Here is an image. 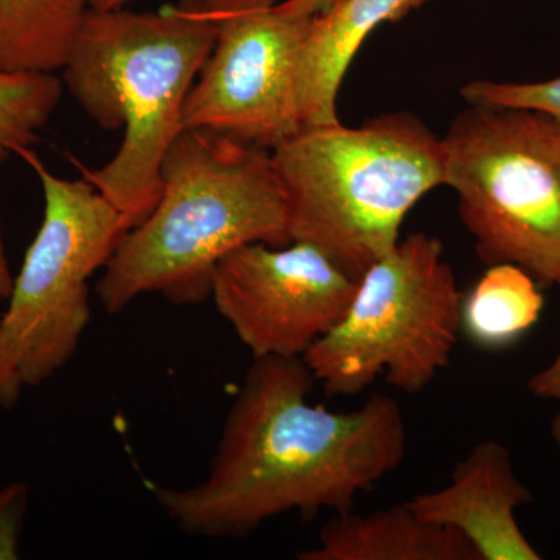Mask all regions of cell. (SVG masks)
Here are the masks:
<instances>
[{
    "instance_id": "6da1fadb",
    "label": "cell",
    "mask_w": 560,
    "mask_h": 560,
    "mask_svg": "<svg viewBox=\"0 0 560 560\" xmlns=\"http://www.w3.org/2000/svg\"><path fill=\"white\" fill-rule=\"evenodd\" d=\"M304 359L257 357L224 420L209 475L186 489L151 492L180 530L248 536L285 512L345 514L407 456L399 401L374 394L338 412L307 400Z\"/></svg>"
},
{
    "instance_id": "7a4b0ae2",
    "label": "cell",
    "mask_w": 560,
    "mask_h": 560,
    "mask_svg": "<svg viewBox=\"0 0 560 560\" xmlns=\"http://www.w3.org/2000/svg\"><path fill=\"white\" fill-rule=\"evenodd\" d=\"M217 38L209 0L156 11L88 10L62 83L102 130L124 128L113 160L84 178L102 191L128 231L156 206L162 164L184 128V108Z\"/></svg>"
},
{
    "instance_id": "3957f363",
    "label": "cell",
    "mask_w": 560,
    "mask_h": 560,
    "mask_svg": "<svg viewBox=\"0 0 560 560\" xmlns=\"http://www.w3.org/2000/svg\"><path fill=\"white\" fill-rule=\"evenodd\" d=\"M161 176L160 200L124 235L98 282L108 313L153 293L175 305L201 304L232 250L291 243L270 149L191 128L168 150Z\"/></svg>"
},
{
    "instance_id": "277c9868",
    "label": "cell",
    "mask_w": 560,
    "mask_h": 560,
    "mask_svg": "<svg viewBox=\"0 0 560 560\" xmlns=\"http://www.w3.org/2000/svg\"><path fill=\"white\" fill-rule=\"evenodd\" d=\"M291 242L359 280L396 248L408 212L445 186L442 138L412 114L304 127L271 150Z\"/></svg>"
},
{
    "instance_id": "5b68a950",
    "label": "cell",
    "mask_w": 560,
    "mask_h": 560,
    "mask_svg": "<svg viewBox=\"0 0 560 560\" xmlns=\"http://www.w3.org/2000/svg\"><path fill=\"white\" fill-rule=\"evenodd\" d=\"M445 186L482 264L560 280V120L540 110L469 105L442 138Z\"/></svg>"
},
{
    "instance_id": "8992f818",
    "label": "cell",
    "mask_w": 560,
    "mask_h": 560,
    "mask_svg": "<svg viewBox=\"0 0 560 560\" xmlns=\"http://www.w3.org/2000/svg\"><path fill=\"white\" fill-rule=\"evenodd\" d=\"M463 293L440 238L408 235L357 283L337 326L304 355L329 396H355L381 375L422 393L451 363Z\"/></svg>"
},
{
    "instance_id": "52a82bcc",
    "label": "cell",
    "mask_w": 560,
    "mask_h": 560,
    "mask_svg": "<svg viewBox=\"0 0 560 560\" xmlns=\"http://www.w3.org/2000/svg\"><path fill=\"white\" fill-rule=\"evenodd\" d=\"M44 194L43 223L0 318L24 386H39L72 359L91 320L88 280L127 234L119 209L88 180L60 178L28 151Z\"/></svg>"
},
{
    "instance_id": "ba28073f",
    "label": "cell",
    "mask_w": 560,
    "mask_h": 560,
    "mask_svg": "<svg viewBox=\"0 0 560 560\" xmlns=\"http://www.w3.org/2000/svg\"><path fill=\"white\" fill-rule=\"evenodd\" d=\"M217 38L184 108L200 128L275 149L301 130L298 58L312 18L279 10L280 0H209Z\"/></svg>"
},
{
    "instance_id": "9c48e42d",
    "label": "cell",
    "mask_w": 560,
    "mask_h": 560,
    "mask_svg": "<svg viewBox=\"0 0 560 560\" xmlns=\"http://www.w3.org/2000/svg\"><path fill=\"white\" fill-rule=\"evenodd\" d=\"M357 283L308 243H249L217 265L210 298L254 359H304L345 316Z\"/></svg>"
},
{
    "instance_id": "30bf717a",
    "label": "cell",
    "mask_w": 560,
    "mask_h": 560,
    "mask_svg": "<svg viewBox=\"0 0 560 560\" xmlns=\"http://www.w3.org/2000/svg\"><path fill=\"white\" fill-rule=\"evenodd\" d=\"M499 441H481L456 464L451 485L407 501L423 521L448 526L474 545L480 560H540L515 511L533 503Z\"/></svg>"
},
{
    "instance_id": "8fae6325",
    "label": "cell",
    "mask_w": 560,
    "mask_h": 560,
    "mask_svg": "<svg viewBox=\"0 0 560 560\" xmlns=\"http://www.w3.org/2000/svg\"><path fill=\"white\" fill-rule=\"evenodd\" d=\"M429 0H340L313 16L296 66L301 127L338 119V94L357 51L375 28L396 22Z\"/></svg>"
},
{
    "instance_id": "7c38bea8",
    "label": "cell",
    "mask_w": 560,
    "mask_h": 560,
    "mask_svg": "<svg viewBox=\"0 0 560 560\" xmlns=\"http://www.w3.org/2000/svg\"><path fill=\"white\" fill-rule=\"evenodd\" d=\"M300 560H480L458 530L420 518L410 504L371 514H337Z\"/></svg>"
},
{
    "instance_id": "4fadbf2b",
    "label": "cell",
    "mask_w": 560,
    "mask_h": 560,
    "mask_svg": "<svg viewBox=\"0 0 560 560\" xmlns=\"http://www.w3.org/2000/svg\"><path fill=\"white\" fill-rule=\"evenodd\" d=\"M90 0H0V72L65 68Z\"/></svg>"
},
{
    "instance_id": "5bb4252c",
    "label": "cell",
    "mask_w": 560,
    "mask_h": 560,
    "mask_svg": "<svg viewBox=\"0 0 560 560\" xmlns=\"http://www.w3.org/2000/svg\"><path fill=\"white\" fill-rule=\"evenodd\" d=\"M544 304L529 272L517 265H490L463 296L460 331L478 348L508 349L539 323Z\"/></svg>"
},
{
    "instance_id": "9a60e30c",
    "label": "cell",
    "mask_w": 560,
    "mask_h": 560,
    "mask_svg": "<svg viewBox=\"0 0 560 560\" xmlns=\"http://www.w3.org/2000/svg\"><path fill=\"white\" fill-rule=\"evenodd\" d=\"M65 83L49 72H0V164L24 156L60 105Z\"/></svg>"
},
{
    "instance_id": "2e32d148",
    "label": "cell",
    "mask_w": 560,
    "mask_h": 560,
    "mask_svg": "<svg viewBox=\"0 0 560 560\" xmlns=\"http://www.w3.org/2000/svg\"><path fill=\"white\" fill-rule=\"evenodd\" d=\"M469 105L540 110L560 120V77L536 83L474 80L460 90Z\"/></svg>"
},
{
    "instance_id": "e0dca14e",
    "label": "cell",
    "mask_w": 560,
    "mask_h": 560,
    "mask_svg": "<svg viewBox=\"0 0 560 560\" xmlns=\"http://www.w3.org/2000/svg\"><path fill=\"white\" fill-rule=\"evenodd\" d=\"M28 506V488L16 481L0 489V560L20 559V540Z\"/></svg>"
},
{
    "instance_id": "ac0fdd59",
    "label": "cell",
    "mask_w": 560,
    "mask_h": 560,
    "mask_svg": "<svg viewBox=\"0 0 560 560\" xmlns=\"http://www.w3.org/2000/svg\"><path fill=\"white\" fill-rule=\"evenodd\" d=\"M22 388L24 383L10 359L3 341L2 327H0V408L3 410L13 408L20 400Z\"/></svg>"
},
{
    "instance_id": "d6986e66",
    "label": "cell",
    "mask_w": 560,
    "mask_h": 560,
    "mask_svg": "<svg viewBox=\"0 0 560 560\" xmlns=\"http://www.w3.org/2000/svg\"><path fill=\"white\" fill-rule=\"evenodd\" d=\"M558 287L560 289V280ZM526 388L537 399L560 401V350L551 364L529 378Z\"/></svg>"
},
{
    "instance_id": "ffe728a7",
    "label": "cell",
    "mask_w": 560,
    "mask_h": 560,
    "mask_svg": "<svg viewBox=\"0 0 560 560\" xmlns=\"http://www.w3.org/2000/svg\"><path fill=\"white\" fill-rule=\"evenodd\" d=\"M340 0H280L279 10L293 16L313 18L326 13Z\"/></svg>"
},
{
    "instance_id": "44dd1931",
    "label": "cell",
    "mask_w": 560,
    "mask_h": 560,
    "mask_svg": "<svg viewBox=\"0 0 560 560\" xmlns=\"http://www.w3.org/2000/svg\"><path fill=\"white\" fill-rule=\"evenodd\" d=\"M9 260H7L5 246H3L2 226H0V300H9L13 289Z\"/></svg>"
},
{
    "instance_id": "7402d4cb",
    "label": "cell",
    "mask_w": 560,
    "mask_h": 560,
    "mask_svg": "<svg viewBox=\"0 0 560 560\" xmlns=\"http://www.w3.org/2000/svg\"><path fill=\"white\" fill-rule=\"evenodd\" d=\"M132 0H90L91 9L117 10L125 9Z\"/></svg>"
},
{
    "instance_id": "603a6c76",
    "label": "cell",
    "mask_w": 560,
    "mask_h": 560,
    "mask_svg": "<svg viewBox=\"0 0 560 560\" xmlns=\"http://www.w3.org/2000/svg\"><path fill=\"white\" fill-rule=\"evenodd\" d=\"M551 436L560 447V412L551 420Z\"/></svg>"
}]
</instances>
